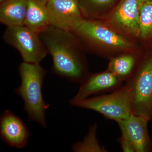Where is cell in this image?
Returning a JSON list of instances; mask_svg holds the SVG:
<instances>
[{"label": "cell", "mask_w": 152, "mask_h": 152, "mask_svg": "<svg viewBox=\"0 0 152 152\" xmlns=\"http://www.w3.org/2000/svg\"><path fill=\"white\" fill-rule=\"evenodd\" d=\"M39 35L51 56L53 72L70 81L82 83L90 73L86 52L74 34L49 26Z\"/></svg>", "instance_id": "6da1fadb"}, {"label": "cell", "mask_w": 152, "mask_h": 152, "mask_svg": "<svg viewBox=\"0 0 152 152\" xmlns=\"http://www.w3.org/2000/svg\"><path fill=\"white\" fill-rule=\"evenodd\" d=\"M71 31L86 53L108 60L141 46L114 31L101 20L82 19Z\"/></svg>", "instance_id": "7a4b0ae2"}, {"label": "cell", "mask_w": 152, "mask_h": 152, "mask_svg": "<svg viewBox=\"0 0 152 152\" xmlns=\"http://www.w3.org/2000/svg\"><path fill=\"white\" fill-rule=\"evenodd\" d=\"M21 84L15 92L21 97L24 108L31 121L46 127V110L50 105L45 102L42 86L47 72L40 63L23 61L19 66Z\"/></svg>", "instance_id": "3957f363"}, {"label": "cell", "mask_w": 152, "mask_h": 152, "mask_svg": "<svg viewBox=\"0 0 152 152\" xmlns=\"http://www.w3.org/2000/svg\"><path fill=\"white\" fill-rule=\"evenodd\" d=\"M125 85L129 93L132 113L151 121L152 47H142L135 69Z\"/></svg>", "instance_id": "277c9868"}, {"label": "cell", "mask_w": 152, "mask_h": 152, "mask_svg": "<svg viewBox=\"0 0 152 152\" xmlns=\"http://www.w3.org/2000/svg\"><path fill=\"white\" fill-rule=\"evenodd\" d=\"M72 105L97 112L118 123L132 113L129 93L126 85L110 94L69 101Z\"/></svg>", "instance_id": "5b68a950"}, {"label": "cell", "mask_w": 152, "mask_h": 152, "mask_svg": "<svg viewBox=\"0 0 152 152\" xmlns=\"http://www.w3.org/2000/svg\"><path fill=\"white\" fill-rule=\"evenodd\" d=\"M144 2L145 0H120L101 20L119 34L137 43L140 9Z\"/></svg>", "instance_id": "8992f818"}, {"label": "cell", "mask_w": 152, "mask_h": 152, "mask_svg": "<svg viewBox=\"0 0 152 152\" xmlns=\"http://www.w3.org/2000/svg\"><path fill=\"white\" fill-rule=\"evenodd\" d=\"M3 38L20 53L23 61L40 63L48 54L39 34L25 25L7 27Z\"/></svg>", "instance_id": "52a82bcc"}, {"label": "cell", "mask_w": 152, "mask_h": 152, "mask_svg": "<svg viewBox=\"0 0 152 152\" xmlns=\"http://www.w3.org/2000/svg\"><path fill=\"white\" fill-rule=\"evenodd\" d=\"M49 26L71 31L75 24L84 18L78 0H48Z\"/></svg>", "instance_id": "ba28073f"}, {"label": "cell", "mask_w": 152, "mask_h": 152, "mask_svg": "<svg viewBox=\"0 0 152 152\" xmlns=\"http://www.w3.org/2000/svg\"><path fill=\"white\" fill-rule=\"evenodd\" d=\"M149 122L143 117L132 113L117 123L121 135L131 143L135 152H152V141L148 130Z\"/></svg>", "instance_id": "9c48e42d"}, {"label": "cell", "mask_w": 152, "mask_h": 152, "mask_svg": "<svg viewBox=\"0 0 152 152\" xmlns=\"http://www.w3.org/2000/svg\"><path fill=\"white\" fill-rule=\"evenodd\" d=\"M30 132L26 125L10 110L4 112L0 118L1 138L9 146L21 149L27 144Z\"/></svg>", "instance_id": "30bf717a"}, {"label": "cell", "mask_w": 152, "mask_h": 152, "mask_svg": "<svg viewBox=\"0 0 152 152\" xmlns=\"http://www.w3.org/2000/svg\"><path fill=\"white\" fill-rule=\"evenodd\" d=\"M123 83L107 69L100 72L89 73L80 83L78 91L73 99H86L93 95L113 91L121 86Z\"/></svg>", "instance_id": "8fae6325"}, {"label": "cell", "mask_w": 152, "mask_h": 152, "mask_svg": "<svg viewBox=\"0 0 152 152\" xmlns=\"http://www.w3.org/2000/svg\"><path fill=\"white\" fill-rule=\"evenodd\" d=\"M142 48L125 52L109 60L107 69L110 71L123 83L130 77L137 64Z\"/></svg>", "instance_id": "7c38bea8"}, {"label": "cell", "mask_w": 152, "mask_h": 152, "mask_svg": "<svg viewBox=\"0 0 152 152\" xmlns=\"http://www.w3.org/2000/svg\"><path fill=\"white\" fill-rule=\"evenodd\" d=\"M26 16L25 26L40 34L48 26V0H25Z\"/></svg>", "instance_id": "4fadbf2b"}, {"label": "cell", "mask_w": 152, "mask_h": 152, "mask_svg": "<svg viewBox=\"0 0 152 152\" xmlns=\"http://www.w3.org/2000/svg\"><path fill=\"white\" fill-rule=\"evenodd\" d=\"M26 12L25 0H7L0 4V22L7 27L24 26Z\"/></svg>", "instance_id": "5bb4252c"}, {"label": "cell", "mask_w": 152, "mask_h": 152, "mask_svg": "<svg viewBox=\"0 0 152 152\" xmlns=\"http://www.w3.org/2000/svg\"><path fill=\"white\" fill-rule=\"evenodd\" d=\"M85 19L101 20L120 0H78Z\"/></svg>", "instance_id": "9a60e30c"}, {"label": "cell", "mask_w": 152, "mask_h": 152, "mask_svg": "<svg viewBox=\"0 0 152 152\" xmlns=\"http://www.w3.org/2000/svg\"><path fill=\"white\" fill-rule=\"evenodd\" d=\"M137 43L142 47H152V1L145 2L141 8Z\"/></svg>", "instance_id": "2e32d148"}, {"label": "cell", "mask_w": 152, "mask_h": 152, "mask_svg": "<svg viewBox=\"0 0 152 152\" xmlns=\"http://www.w3.org/2000/svg\"><path fill=\"white\" fill-rule=\"evenodd\" d=\"M96 125L90 128L88 134L82 141L79 142L73 146L76 152H105L107 151L99 143L96 137Z\"/></svg>", "instance_id": "e0dca14e"}, {"label": "cell", "mask_w": 152, "mask_h": 152, "mask_svg": "<svg viewBox=\"0 0 152 152\" xmlns=\"http://www.w3.org/2000/svg\"><path fill=\"white\" fill-rule=\"evenodd\" d=\"M119 141L123 152H135L134 150L132 144L124 136L121 135Z\"/></svg>", "instance_id": "ac0fdd59"}, {"label": "cell", "mask_w": 152, "mask_h": 152, "mask_svg": "<svg viewBox=\"0 0 152 152\" xmlns=\"http://www.w3.org/2000/svg\"><path fill=\"white\" fill-rule=\"evenodd\" d=\"M7 0H0V3L4 2L6 1Z\"/></svg>", "instance_id": "d6986e66"}, {"label": "cell", "mask_w": 152, "mask_h": 152, "mask_svg": "<svg viewBox=\"0 0 152 152\" xmlns=\"http://www.w3.org/2000/svg\"><path fill=\"white\" fill-rule=\"evenodd\" d=\"M152 1V0H145V2Z\"/></svg>", "instance_id": "ffe728a7"}]
</instances>
